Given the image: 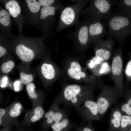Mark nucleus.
Instances as JSON below:
<instances>
[{
  "mask_svg": "<svg viewBox=\"0 0 131 131\" xmlns=\"http://www.w3.org/2000/svg\"><path fill=\"white\" fill-rule=\"evenodd\" d=\"M41 71L43 77L48 80L52 79L55 76V70L51 64H43L41 66Z\"/></svg>",
  "mask_w": 131,
  "mask_h": 131,
  "instance_id": "nucleus-21",
  "label": "nucleus"
},
{
  "mask_svg": "<svg viewBox=\"0 0 131 131\" xmlns=\"http://www.w3.org/2000/svg\"><path fill=\"white\" fill-rule=\"evenodd\" d=\"M22 106L21 104L19 102L15 103L8 111V115L12 118L18 117L21 113Z\"/></svg>",
  "mask_w": 131,
  "mask_h": 131,
  "instance_id": "nucleus-22",
  "label": "nucleus"
},
{
  "mask_svg": "<svg viewBox=\"0 0 131 131\" xmlns=\"http://www.w3.org/2000/svg\"><path fill=\"white\" fill-rule=\"evenodd\" d=\"M131 126V116L123 115L118 131H124Z\"/></svg>",
  "mask_w": 131,
  "mask_h": 131,
  "instance_id": "nucleus-23",
  "label": "nucleus"
},
{
  "mask_svg": "<svg viewBox=\"0 0 131 131\" xmlns=\"http://www.w3.org/2000/svg\"><path fill=\"white\" fill-rule=\"evenodd\" d=\"M106 21L107 35L120 42H123L131 33V18L121 10L112 13Z\"/></svg>",
  "mask_w": 131,
  "mask_h": 131,
  "instance_id": "nucleus-2",
  "label": "nucleus"
},
{
  "mask_svg": "<svg viewBox=\"0 0 131 131\" xmlns=\"http://www.w3.org/2000/svg\"><path fill=\"white\" fill-rule=\"evenodd\" d=\"M101 91L97 98V102L99 116L101 119L112 105L117 103L120 97L118 92L114 85L104 84Z\"/></svg>",
  "mask_w": 131,
  "mask_h": 131,
  "instance_id": "nucleus-5",
  "label": "nucleus"
},
{
  "mask_svg": "<svg viewBox=\"0 0 131 131\" xmlns=\"http://www.w3.org/2000/svg\"><path fill=\"white\" fill-rule=\"evenodd\" d=\"M115 40L110 37L106 39L101 40L95 44L94 48L95 56L102 61H106L112 56Z\"/></svg>",
  "mask_w": 131,
  "mask_h": 131,
  "instance_id": "nucleus-11",
  "label": "nucleus"
},
{
  "mask_svg": "<svg viewBox=\"0 0 131 131\" xmlns=\"http://www.w3.org/2000/svg\"><path fill=\"white\" fill-rule=\"evenodd\" d=\"M90 20H86L80 24L77 30L75 38L83 50L88 48L90 44L89 25Z\"/></svg>",
  "mask_w": 131,
  "mask_h": 131,
  "instance_id": "nucleus-16",
  "label": "nucleus"
},
{
  "mask_svg": "<svg viewBox=\"0 0 131 131\" xmlns=\"http://www.w3.org/2000/svg\"><path fill=\"white\" fill-rule=\"evenodd\" d=\"M96 88L90 84H68L63 87L57 98L60 104L73 107L76 110L86 100L94 98Z\"/></svg>",
  "mask_w": 131,
  "mask_h": 131,
  "instance_id": "nucleus-1",
  "label": "nucleus"
},
{
  "mask_svg": "<svg viewBox=\"0 0 131 131\" xmlns=\"http://www.w3.org/2000/svg\"></svg>",
  "mask_w": 131,
  "mask_h": 131,
  "instance_id": "nucleus-38",
  "label": "nucleus"
},
{
  "mask_svg": "<svg viewBox=\"0 0 131 131\" xmlns=\"http://www.w3.org/2000/svg\"><path fill=\"white\" fill-rule=\"evenodd\" d=\"M27 22L38 28L40 12L42 7L37 0H24Z\"/></svg>",
  "mask_w": 131,
  "mask_h": 131,
  "instance_id": "nucleus-13",
  "label": "nucleus"
},
{
  "mask_svg": "<svg viewBox=\"0 0 131 131\" xmlns=\"http://www.w3.org/2000/svg\"><path fill=\"white\" fill-rule=\"evenodd\" d=\"M20 82L24 85L27 84L33 80L32 75L28 74L23 72L20 73Z\"/></svg>",
  "mask_w": 131,
  "mask_h": 131,
  "instance_id": "nucleus-27",
  "label": "nucleus"
},
{
  "mask_svg": "<svg viewBox=\"0 0 131 131\" xmlns=\"http://www.w3.org/2000/svg\"><path fill=\"white\" fill-rule=\"evenodd\" d=\"M112 57L110 73L111 78L120 97L123 95L124 87L122 50L120 46L115 50L113 53Z\"/></svg>",
  "mask_w": 131,
  "mask_h": 131,
  "instance_id": "nucleus-4",
  "label": "nucleus"
},
{
  "mask_svg": "<svg viewBox=\"0 0 131 131\" xmlns=\"http://www.w3.org/2000/svg\"><path fill=\"white\" fill-rule=\"evenodd\" d=\"M124 131H131V126Z\"/></svg>",
  "mask_w": 131,
  "mask_h": 131,
  "instance_id": "nucleus-37",
  "label": "nucleus"
},
{
  "mask_svg": "<svg viewBox=\"0 0 131 131\" xmlns=\"http://www.w3.org/2000/svg\"><path fill=\"white\" fill-rule=\"evenodd\" d=\"M5 109L2 108L0 109V120H1L2 118L5 115Z\"/></svg>",
  "mask_w": 131,
  "mask_h": 131,
  "instance_id": "nucleus-35",
  "label": "nucleus"
},
{
  "mask_svg": "<svg viewBox=\"0 0 131 131\" xmlns=\"http://www.w3.org/2000/svg\"><path fill=\"white\" fill-rule=\"evenodd\" d=\"M89 1L88 0H80L77 3L69 6L63 9L55 32H58L76 22L81 9Z\"/></svg>",
  "mask_w": 131,
  "mask_h": 131,
  "instance_id": "nucleus-6",
  "label": "nucleus"
},
{
  "mask_svg": "<svg viewBox=\"0 0 131 131\" xmlns=\"http://www.w3.org/2000/svg\"><path fill=\"white\" fill-rule=\"evenodd\" d=\"M118 107L123 115L131 116V106L127 103H122Z\"/></svg>",
  "mask_w": 131,
  "mask_h": 131,
  "instance_id": "nucleus-25",
  "label": "nucleus"
},
{
  "mask_svg": "<svg viewBox=\"0 0 131 131\" xmlns=\"http://www.w3.org/2000/svg\"><path fill=\"white\" fill-rule=\"evenodd\" d=\"M117 0H92L84 10L83 14L90 20L95 19L99 20H107L112 13L113 6L116 4Z\"/></svg>",
  "mask_w": 131,
  "mask_h": 131,
  "instance_id": "nucleus-3",
  "label": "nucleus"
},
{
  "mask_svg": "<svg viewBox=\"0 0 131 131\" xmlns=\"http://www.w3.org/2000/svg\"><path fill=\"white\" fill-rule=\"evenodd\" d=\"M123 114L118 107L112 108L109 119L108 131H118Z\"/></svg>",
  "mask_w": 131,
  "mask_h": 131,
  "instance_id": "nucleus-18",
  "label": "nucleus"
},
{
  "mask_svg": "<svg viewBox=\"0 0 131 131\" xmlns=\"http://www.w3.org/2000/svg\"><path fill=\"white\" fill-rule=\"evenodd\" d=\"M42 105L40 104L36 107L30 112L27 117L29 123L35 122L43 118L45 112Z\"/></svg>",
  "mask_w": 131,
  "mask_h": 131,
  "instance_id": "nucleus-20",
  "label": "nucleus"
},
{
  "mask_svg": "<svg viewBox=\"0 0 131 131\" xmlns=\"http://www.w3.org/2000/svg\"><path fill=\"white\" fill-rule=\"evenodd\" d=\"M123 95L125 102L131 106V90L129 87L124 86Z\"/></svg>",
  "mask_w": 131,
  "mask_h": 131,
  "instance_id": "nucleus-28",
  "label": "nucleus"
},
{
  "mask_svg": "<svg viewBox=\"0 0 131 131\" xmlns=\"http://www.w3.org/2000/svg\"><path fill=\"white\" fill-rule=\"evenodd\" d=\"M20 82L18 81H16L14 83V86L15 91H17L19 90Z\"/></svg>",
  "mask_w": 131,
  "mask_h": 131,
  "instance_id": "nucleus-34",
  "label": "nucleus"
},
{
  "mask_svg": "<svg viewBox=\"0 0 131 131\" xmlns=\"http://www.w3.org/2000/svg\"><path fill=\"white\" fill-rule=\"evenodd\" d=\"M35 86L33 83L27 84L26 86V90L30 98L34 101H36L38 98V96L35 91Z\"/></svg>",
  "mask_w": 131,
  "mask_h": 131,
  "instance_id": "nucleus-24",
  "label": "nucleus"
},
{
  "mask_svg": "<svg viewBox=\"0 0 131 131\" xmlns=\"http://www.w3.org/2000/svg\"><path fill=\"white\" fill-rule=\"evenodd\" d=\"M15 66V63L14 62L8 60L6 63H4L2 64L1 67V71L4 73H8L13 69Z\"/></svg>",
  "mask_w": 131,
  "mask_h": 131,
  "instance_id": "nucleus-26",
  "label": "nucleus"
},
{
  "mask_svg": "<svg viewBox=\"0 0 131 131\" xmlns=\"http://www.w3.org/2000/svg\"><path fill=\"white\" fill-rule=\"evenodd\" d=\"M77 131H96L93 128L92 122H88L86 125L81 127L76 128Z\"/></svg>",
  "mask_w": 131,
  "mask_h": 131,
  "instance_id": "nucleus-30",
  "label": "nucleus"
},
{
  "mask_svg": "<svg viewBox=\"0 0 131 131\" xmlns=\"http://www.w3.org/2000/svg\"><path fill=\"white\" fill-rule=\"evenodd\" d=\"M37 1L42 7L53 5L56 1L54 0H39Z\"/></svg>",
  "mask_w": 131,
  "mask_h": 131,
  "instance_id": "nucleus-31",
  "label": "nucleus"
},
{
  "mask_svg": "<svg viewBox=\"0 0 131 131\" xmlns=\"http://www.w3.org/2000/svg\"><path fill=\"white\" fill-rule=\"evenodd\" d=\"M67 73L70 77L76 81L93 85L100 89L104 84L103 82L97 77L89 75L83 70L80 64L76 61H73L70 63Z\"/></svg>",
  "mask_w": 131,
  "mask_h": 131,
  "instance_id": "nucleus-7",
  "label": "nucleus"
},
{
  "mask_svg": "<svg viewBox=\"0 0 131 131\" xmlns=\"http://www.w3.org/2000/svg\"><path fill=\"white\" fill-rule=\"evenodd\" d=\"M76 110L84 121L89 122L101 120L97 104L94 98L86 100Z\"/></svg>",
  "mask_w": 131,
  "mask_h": 131,
  "instance_id": "nucleus-9",
  "label": "nucleus"
},
{
  "mask_svg": "<svg viewBox=\"0 0 131 131\" xmlns=\"http://www.w3.org/2000/svg\"><path fill=\"white\" fill-rule=\"evenodd\" d=\"M72 123L67 114L60 121L52 124L51 127L53 131H69Z\"/></svg>",
  "mask_w": 131,
  "mask_h": 131,
  "instance_id": "nucleus-19",
  "label": "nucleus"
},
{
  "mask_svg": "<svg viewBox=\"0 0 131 131\" xmlns=\"http://www.w3.org/2000/svg\"><path fill=\"white\" fill-rule=\"evenodd\" d=\"M90 44H96L107 35V32L104 24L101 21L95 19L90 20L89 25Z\"/></svg>",
  "mask_w": 131,
  "mask_h": 131,
  "instance_id": "nucleus-14",
  "label": "nucleus"
},
{
  "mask_svg": "<svg viewBox=\"0 0 131 131\" xmlns=\"http://www.w3.org/2000/svg\"><path fill=\"white\" fill-rule=\"evenodd\" d=\"M57 7L53 5L42 7L40 11L38 20V28L44 34L51 31L55 23V16Z\"/></svg>",
  "mask_w": 131,
  "mask_h": 131,
  "instance_id": "nucleus-8",
  "label": "nucleus"
},
{
  "mask_svg": "<svg viewBox=\"0 0 131 131\" xmlns=\"http://www.w3.org/2000/svg\"><path fill=\"white\" fill-rule=\"evenodd\" d=\"M4 3L5 9L17 24L19 34H22L23 25L27 21L22 13L18 2L15 0H5Z\"/></svg>",
  "mask_w": 131,
  "mask_h": 131,
  "instance_id": "nucleus-12",
  "label": "nucleus"
},
{
  "mask_svg": "<svg viewBox=\"0 0 131 131\" xmlns=\"http://www.w3.org/2000/svg\"><path fill=\"white\" fill-rule=\"evenodd\" d=\"M8 81V78L6 77H5L3 78L0 83V86L2 87H5L7 84Z\"/></svg>",
  "mask_w": 131,
  "mask_h": 131,
  "instance_id": "nucleus-32",
  "label": "nucleus"
},
{
  "mask_svg": "<svg viewBox=\"0 0 131 131\" xmlns=\"http://www.w3.org/2000/svg\"><path fill=\"white\" fill-rule=\"evenodd\" d=\"M125 74L127 81H131V57L126 65Z\"/></svg>",
  "mask_w": 131,
  "mask_h": 131,
  "instance_id": "nucleus-29",
  "label": "nucleus"
},
{
  "mask_svg": "<svg viewBox=\"0 0 131 131\" xmlns=\"http://www.w3.org/2000/svg\"><path fill=\"white\" fill-rule=\"evenodd\" d=\"M12 24L11 16L8 11L0 8V30L1 35L6 38L15 37L11 32Z\"/></svg>",
  "mask_w": 131,
  "mask_h": 131,
  "instance_id": "nucleus-15",
  "label": "nucleus"
},
{
  "mask_svg": "<svg viewBox=\"0 0 131 131\" xmlns=\"http://www.w3.org/2000/svg\"><path fill=\"white\" fill-rule=\"evenodd\" d=\"M7 52L6 49L3 47L0 46V57H1L5 55Z\"/></svg>",
  "mask_w": 131,
  "mask_h": 131,
  "instance_id": "nucleus-33",
  "label": "nucleus"
},
{
  "mask_svg": "<svg viewBox=\"0 0 131 131\" xmlns=\"http://www.w3.org/2000/svg\"><path fill=\"white\" fill-rule=\"evenodd\" d=\"M60 104L56 98L49 109L45 113L43 118V124L44 128H48L53 123L60 121L67 114L65 110L60 108Z\"/></svg>",
  "mask_w": 131,
  "mask_h": 131,
  "instance_id": "nucleus-10",
  "label": "nucleus"
},
{
  "mask_svg": "<svg viewBox=\"0 0 131 131\" xmlns=\"http://www.w3.org/2000/svg\"><path fill=\"white\" fill-rule=\"evenodd\" d=\"M120 1L121 3L125 5L131 6V0H120Z\"/></svg>",
  "mask_w": 131,
  "mask_h": 131,
  "instance_id": "nucleus-36",
  "label": "nucleus"
},
{
  "mask_svg": "<svg viewBox=\"0 0 131 131\" xmlns=\"http://www.w3.org/2000/svg\"><path fill=\"white\" fill-rule=\"evenodd\" d=\"M15 39L20 43L16 46L15 49L16 53L22 61L29 62L34 58L35 55L34 51L28 45L21 42L16 38Z\"/></svg>",
  "mask_w": 131,
  "mask_h": 131,
  "instance_id": "nucleus-17",
  "label": "nucleus"
}]
</instances>
